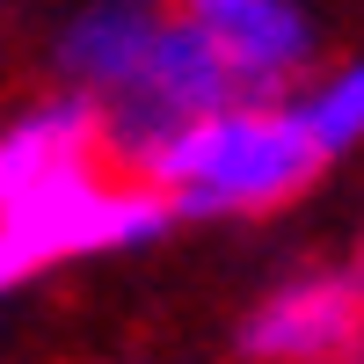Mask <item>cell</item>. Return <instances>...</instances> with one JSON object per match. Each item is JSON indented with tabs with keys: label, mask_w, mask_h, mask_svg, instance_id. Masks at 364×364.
<instances>
[{
	"label": "cell",
	"mask_w": 364,
	"mask_h": 364,
	"mask_svg": "<svg viewBox=\"0 0 364 364\" xmlns=\"http://www.w3.org/2000/svg\"><path fill=\"white\" fill-rule=\"evenodd\" d=\"M248 364H357L364 357V269L328 262L269 284L240 321Z\"/></svg>",
	"instance_id": "obj_3"
},
{
	"label": "cell",
	"mask_w": 364,
	"mask_h": 364,
	"mask_svg": "<svg viewBox=\"0 0 364 364\" xmlns=\"http://www.w3.org/2000/svg\"><path fill=\"white\" fill-rule=\"evenodd\" d=\"M161 29H168V0H87V8H73L58 22L51 73H58V87H73L95 109H109L146 73Z\"/></svg>",
	"instance_id": "obj_5"
},
{
	"label": "cell",
	"mask_w": 364,
	"mask_h": 364,
	"mask_svg": "<svg viewBox=\"0 0 364 364\" xmlns=\"http://www.w3.org/2000/svg\"><path fill=\"white\" fill-rule=\"evenodd\" d=\"M87 161H109V124L73 87H51L0 124V190H22V182H44L58 168H87Z\"/></svg>",
	"instance_id": "obj_6"
},
{
	"label": "cell",
	"mask_w": 364,
	"mask_h": 364,
	"mask_svg": "<svg viewBox=\"0 0 364 364\" xmlns=\"http://www.w3.org/2000/svg\"><path fill=\"white\" fill-rule=\"evenodd\" d=\"M175 15L226 58L248 102H284L321 58V22L306 0H175Z\"/></svg>",
	"instance_id": "obj_4"
},
{
	"label": "cell",
	"mask_w": 364,
	"mask_h": 364,
	"mask_svg": "<svg viewBox=\"0 0 364 364\" xmlns=\"http://www.w3.org/2000/svg\"><path fill=\"white\" fill-rule=\"evenodd\" d=\"M168 226H182L175 204L117 161L58 168L44 182L0 190V240H8V255L29 277L58 269V262H80V255H139L154 240H168Z\"/></svg>",
	"instance_id": "obj_2"
},
{
	"label": "cell",
	"mask_w": 364,
	"mask_h": 364,
	"mask_svg": "<svg viewBox=\"0 0 364 364\" xmlns=\"http://www.w3.org/2000/svg\"><path fill=\"white\" fill-rule=\"evenodd\" d=\"M328 154L306 139L291 95L284 102H226L197 117L182 139H168L146 182L175 204V219H262L284 211L321 182Z\"/></svg>",
	"instance_id": "obj_1"
},
{
	"label": "cell",
	"mask_w": 364,
	"mask_h": 364,
	"mask_svg": "<svg viewBox=\"0 0 364 364\" xmlns=\"http://www.w3.org/2000/svg\"><path fill=\"white\" fill-rule=\"evenodd\" d=\"M291 109H299L306 139L321 146L328 161L364 154V58H343V66L314 73V80L291 95Z\"/></svg>",
	"instance_id": "obj_7"
},
{
	"label": "cell",
	"mask_w": 364,
	"mask_h": 364,
	"mask_svg": "<svg viewBox=\"0 0 364 364\" xmlns=\"http://www.w3.org/2000/svg\"><path fill=\"white\" fill-rule=\"evenodd\" d=\"M15 284H29V269L8 255V240H0V291H15Z\"/></svg>",
	"instance_id": "obj_8"
}]
</instances>
